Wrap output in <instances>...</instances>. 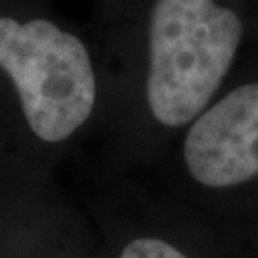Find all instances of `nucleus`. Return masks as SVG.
I'll return each instance as SVG.
<instances>
[{
    "mask_svg": "<svg viewBox=\"0 0 258 258\" xmlns=\"http://www.w3.org/2000/svg\"><path fill=\"white\" fill-rule=\"evenodd\" d=\"M252 23L254 0H94L100 120L134 140L176 142L228 84Z\"/></svg>",
    "mask_w": 258,
    "mask_h": 258,
    "instance_id": "1",
    "label": "nucleus"
},
{
    "mask_svg": "<svg viewBox=\"0 0 258 258\" xmlns=\"http://www.w3.org/2000/svg\"><path fill=\"white\" fill-rule=\"evenodd\" d=\"M102 113L88 31L46 0H0V132L57 149Z\"/></svg>",
    "mask_w": 258,
    "mask_h": 258,
    "instance_id": "2",
    "label": "nucleus"
},
{
    "mask_svg": "<svg viewBox=\"0 0 258 258\" xmlns=\"http://www.w3.org/2000/svg\"><path fill=\"white\" fill-rule=\"evenodd\" d=\"M187 180L209 194L258 184V42L228 84L176 140Z\"/></svg>",
    "mask_w": 258,
    "mask_h": 258,
    "instance_id": "3",
    "label": "nucleus"
},
{
    "mask_svg": "<svg viewBox=\"0 0 258 258\" xmlns=\"http://www.w3.org/2000/svg\"><path fill=\"white\" fill-rule=\"evenodd\" d=\"M120 258H187L176 245L155 235H140L128 241Z\"/></svg>",
    "mask_w": 258,
    "mask_h": 258,
    "instance_id": "4",
    "label": "nucleus"
},
{
    "mask_svg": "<svg viewBox=\"0 0 258 258\" xmlns=\"http://www.w3.org/2000/svg\"><path fill=\"white\" fill-rule=\"evenodd\" d=\"M252 40L258 42V0H254V23H252Z\"/></svg>",
    "mask_w": 258,
    "mask_h": 258,
    "instance_id": "5",
    "label": "nucleus"
}]
</instances>
